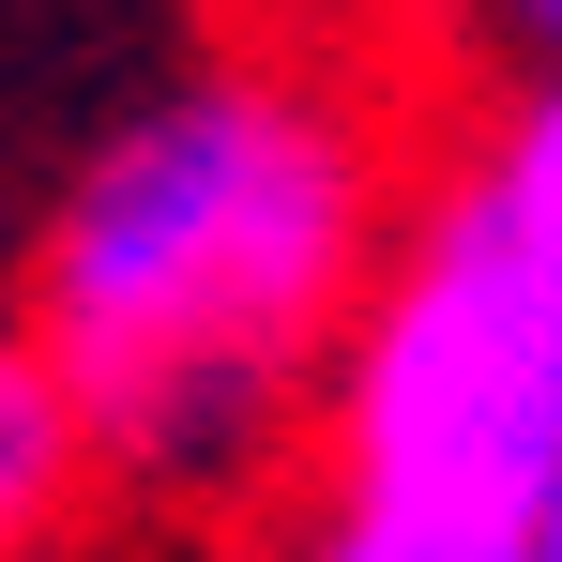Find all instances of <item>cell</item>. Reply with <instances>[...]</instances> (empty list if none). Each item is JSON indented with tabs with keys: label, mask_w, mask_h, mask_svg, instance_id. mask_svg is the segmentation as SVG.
Listing matches in <instances>:
<instances>
[{
	"label": "cell",
	"mask_w": 562,
	"mask_h": 562,
	"mask_svg": "<svg viewBox=\"0 0 562 562\" xmlns=\"http://www.w3.org/2000/svg\"><path fill=\"white\" fill-rule=\"evenodd\" d=\"M532 548L562 562V441H548V486H532Z\"/></svg>",
	"instance_id": "cell-7"
},
{
	"label": "cell",
	"mask_w": 562,
	"mask_h": 562,
	"mask_svg": "<svg viewBox=\"0 0 562 562\" xmlns=\"http://www.w3.org/2000/svg\"><path fill=\"white\" fill-rule=\"evenodd\" d=\"M77 486H92V441H77V411H61V380L31 335H0V562H31L61 517H77Z\"/></svg>",
	"instance_id": "cell-3"
},
{
	"label": "cell",
	"mask_w": 562,
	"mask_h": 562,
	"mask_svg": "<svg viewBox=\"0 0 562 562\" xmlns=\"http://www.w3.org/2000/svg\"><path fill=\"white\" fill-rule=\"evenodd\" d=\"M289 562H548V548L486 532V517H350V502H319V532Z\"/></svg>",
	"instance_id": "cell-5"
},
{
	"label": "cell",
	"mask_w": 562,
	"mask_h": 562,
	"mask_svg": "<svg viewBox=\"0 0 562 562\" xmlns=\"http://www.w3.org/2000/svg\"><path fill=\"white\" fill-rule=\"evenodd\" d=\"M441 183L486 198L517 244H548V259H562V77H517V92L486 106V137H471Z\"/></svg>",
	"instance_id": "cell-4"
},
{
	"label": "cell",
	"mask_w": 562,
	"mask_h": 562,
	"mask_svg": "<svg viewBox=\"0 0 562 562\" xmlns=\"http://www.w3.org/2000/svg\"><path fill=\"white\" fill-rule=\"evenodd\" d=\"M457 46L517 92V77H562V0H457Z\"/></svg>",
	"instance_id": "cell-6"
},
{
	"label": "cell",
	"mask_w": 562,
	"mask_h": 562,
	"mask_svg": "<svg viewBox=\"0 0 562 562\" xmlns=\"http://www.w3.org/2000/svg\"><path fill=\"white\" fill-rule=\"evenodd\" d=\"M395 137L319 61H183L61 168L31 350L137 502H244L319 441V380L395 244Z\"/></svg>",
	"instance_id": "cell-1"
},
{
	"label": "cell",
	"mask_w": 562,
	"mask_h": 562,
	"mask_svg": "<svg viewBox=\"0 0 562 562\" xmlns=\"http://www.w3.org/2000/svg\"><path fill=\"white\" fill-rule=\"evenodd\" d=\"M548 441H562V259L517 244L486 198L426 183L319 380V441H304L319 502L532 532Z\"/></svg>",
	"instance_id": "cell-2"
}]
</instances>
